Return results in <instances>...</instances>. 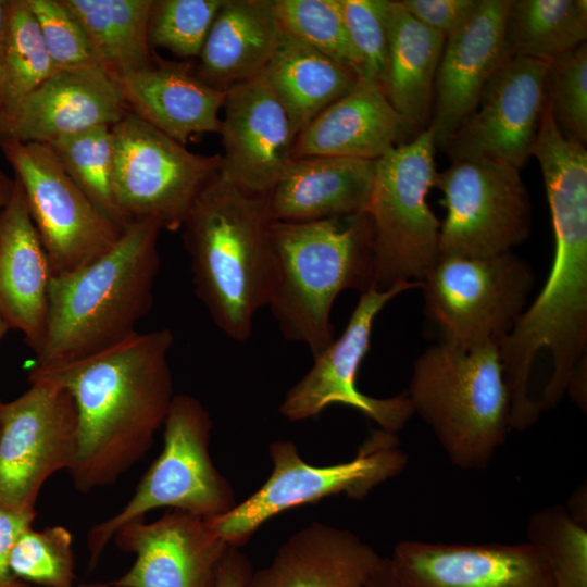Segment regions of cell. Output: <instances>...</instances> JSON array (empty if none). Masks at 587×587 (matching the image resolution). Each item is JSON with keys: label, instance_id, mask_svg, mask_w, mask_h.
Listing matches in <instances>:
<instances>
[{"label": "cell", "instance_id": "6da1fadb", "mask_svg": "<svg viewBox=\"0 0 587 587\" xmlns=\"http://www.w3.org/2000/svg\"><path fill=\"white\" fill-rule=\"evenodd\" d=\"M170 329L137 333L84 360L43 372L65 388L77 410L78 450L71 475L88 492L115 483L150 449L174 398Z\"/></svg>", "mask_w": 587, "mask_h": 587}, {"label": "cell", "instance_id": "7a4b0ae2", "mask_svg": "<svg viewBox=\"0 0 587 587\" xmlns=\"http://www.w3.org/2000/svg\"><path fill=\"white\" fill-rule=\"evenodd\" d=\"M160 232L154 223L132 224L88 265L51 276L43 340L32 371L84 360L138 333V323L153 304Z\"/></svg>", "mask_w": 587, "mask_h": 587}, {"label": "cell", "instance_id": "3957f363", "mask_svg": "<svg viewBox=\"0 0 587 587\" xmlns=\"http://www.w3.org/2000/svg\"><path fill=\"white\" fill-rule=\"evenodd\" d=\"M266 196L239 188L220 172L183 224L195 291L228 338L247 340L255 313L268 305L275 257Z\"/></svg>", "mask_w": 587, "mask_h": 587}, {"label": "cell", "instance_id": "277c9868", "mask_svg": "<svg viewBox=\"0 0 587 587\" xmlns=\"http://www.w3.org/2000/svg\"><path fill=\"white\" fill-rule=\"evenodd\" d=\"M275 280L268 301L284 338L313 358L334 340L330 312L345 289L374 286V253L366 213L271 225Z\"/></svg>", "mask_w": 587, "mask_h": 587}, {"label": "cell", "instance_id": "5b68a950", "mask_svg": "<svg viewBox=\"0 0 587 587\" xmlns=\"http://www.w3.org/2000/svg\"><path fill=\"white\" fill-rule=\"evenodd\" d=\"M405 394L459 469H486L505 441L510 398L497 345L427 348Z\"/></svg>", "mask_w": 587, "mask_h": 587}, {"label": "cell", "instance_id": "8992f818", "mask_svg": "<svg viewBox=\"0 0 587 587\" xmlns=\"http://www.w3.org/2000/svg\"><path fill=\"white\" fill-rule=\"evenodd\" d=\"M436 146L426 127L375 161L366 211L374 253V287L422 282L439 257L440 222L427 203L435 187Z\"/></svg>", "mask_w": 587, "mask_h": 587}, {"label": "cell", "instance_id": "52a82bcc", "mask_svg": "<svg viewBox=\"0 0 587 587\" xmlns=\"http://www.w3.org/2000/svg\"><path fill=\"white\" fill-rule=\"evenodd\" d=\"M212 420L192 396L175 395L164 422V445L116 514L93 525L87 535L89 569H93L114 534L151 510L172 508L205 519L235 507L233 486L217 471L209 452Z\"/></svg>", "mask_w": 587, "mask_h": 587}, {"label": "cell", "instance_id": "ba28073f", "mask_svg": "<svg viewBox=\"0 0 587 587\" xmlns=\"http://www.w3.org/2000/svg\"><path fill=\"white\" fill-rule=\"evenodd\" d=\"M273 471L251 496L228 512L208 519L229 546L240 548L273 516L330 496L363 499L380 484L399 475L408 464L397 434L374 429L349 461L315 466L307 463L289 440L268 447Z\"/></svg>", "mask_w": 587, "mask_h": 587}, {"label": "cell", "instance_id": "9c48e42d", "mask_svg": "<svg viewBox=\"0 0 587 587\" xmlns=\"http://www.w3.org/2000/svg\"><path fill=\"white\" fill-rule=\"evenodd\" d=\"M113 195L124 229L150 222L177 230L221 170V154L189 151L129 111L111 126Z\"/></svg>", "mask_w": 587, "mask_h": 587}, {"label": "cell", "instance_id": "30bf717a", "mask_svg": "<svg viewBox=\"0 0 587 587\" xmlns=\"http://www.w3.org/2000/svg\"><path fill=\"white\" fill-rule=\"evenodd\" d=\"M421 283L424 310L440 342L470 349L500 346L526 309L534 272L512 251L439 257Z\"/></svg>", "mask_w": 587, "mask_h": 587}, {"label": "cell", "instance_id": "8fae6325", "mask_svg": "<svg viewBox=\"0 0 587 587\" xmlns=\"http://www.w3.org/2000/svg\"><path fill=\"white\" fill-rule=\"evenodd\" d=\"M0 149L23 188L52 276L88 265L118 241L124 230L72 180L49 145L5 138Z\"/></svg>", "mask_w": 587, "mask_h": 587}, {"label": "cell", "instance_id": "7c38bea8", "mask_svg": "<svg viewBox=\"0 0 587 587\" xmlns=\"http://www.w3.org/2000/svg\"><path fill=\"white\" fill-rule=\"evenodd\" d=\"M520 172L502 161L474 159L437 173L435 187L446 209L439 257H490L527 239L532 207Z\"/></svg>", "mask_w": 587, "mask_h": 587}, {"label": "cell", "instance_id": "4fadbf2b", "mask_svg": "<svg viewBox=\"0 0 587 587\" xmlns=\"http://www.w3.org/2000/svg\"><path fill=\"white\" fill-rule=\"evenodd\" d=\"M0 403V507L35 511L54 473L72 471L78 450L77 410L72 395L43 379Z\"/></svg>", "mask_w": 587, "mask_h": 587}, {"label": "cell", "instance_id": "5bb4252c", "mask_svg": "<svg viewBox=\"0 0 587 587\" xmlns=\"http://www.w3.org/2000/svg\"><path fill=\"white\" fill-rule=\"evenodd\" d=\"M421 282H402L379 290L371 287L361 294L342 334L314 359L309 372L286 394L280 414L289 421L315 417L332 404H344L373 420L379 428L397 434L414 414L407 394L375 398L357 386L359 367L370 348L374 321L396 296Z\"/></svg>", "mask_w": 587, "mask_h": 587}, {"label": "cell", "instance_id": "9a60e30c", "mask_svg": "<svg viewBox=\"0 0 587 587\" xmlns=\"http://www.w3.org/2000/svg\"><path fill=\"white\" fill-rule=\"evenodd\" d=\"M548 62L513 55L491 76L474 113L444 152L451 162L491 159L522 168L546 103Z\"/></svg>", "mask_w": 587, "mask_h": 587}, {"label": "cell", "instance_id": "2e32d148", "mask_svg": "<svg viewBox=\"0 0 587 587\" xmlns=\"http://www.w3.org/2000/svg\"><path fill=\"white\" fill-rule=\"evenodd\" d=\"M387 561L397 587H554L547 559L528 541L403 540Z\"/></svg>", "mask_w": 587, "mask_h": 587}, {"label": "cell", "instance_id": "e0dca14e", "mask_svg": "<svg viewBox=\"0 0 587 587\" xmlns=\"http://www.w3.org/2000/svg\"><path fill=\"white\" fill-rule=\"evenodd\" d=\"M117 547L136 555L114 584L124 587H214L227 545L208 519L172 510L148 523L123 525L113 538Z\"/></svg>", "mask_w": 587, "mask_h": 587}, {"label": "cell", "instance_id": "ac0fdd59", "mask_svg": "<svg viewBox=\"0 0 587 587\" xmlns=\"http://www.w3.org/2000/svg\"><path fill=\"white\" fill-rule=\"evenodd\" d=\"M224 110L220 173L265 197L292 161L297 135L288 113L260 75L230 87Z\"/></svg>", "mask_w": 587, "mask_h": 587}, {"label": "cell", "instance_id": "d6986e66", "mask_svg": "<svg viewBox=\"0 0 587 587\" xmlns=\"http://www.w3.org/2000/svg\"><path fill=\"white\" fill-rule=\"evenodd\" d=\"M509 3L482 0L466 23L446 38L427 126L436 148L442 151L476 110L491 76L511 58L504 43Z\"/></svg>", "mask_w": 587, "mask_h": 587}, {"label": "cell", "instance_id": "ffe728a7", "mask_svg": "<svg viewBox=\"0 0 587 587\" xmlns=\"http://www.w3.org/2000/svg\"><path fill=\"white\" fill-rule=\"evenodd\" d=\"M128 112L103 71L55 72L0 127V140L50 145L88 129L112 126Z\"/></svg>", "mask_w": 587, "mask_h": 587}, {"label": "cell", "instance_id": "44dd1931", "mask_svg": "<svg viewBox=\"0 0 587 587\" xmlns=\"http://www.w3.org/2000/svg\"><path fill=\"white\" fill-rule=\"evenodd\" d=\"M419 133L391 107L377 83L361 79L296 137L292 160L340 157L376 161Z\"/></svg>", "mask_w": 587, "mask_h": 587}, {"label": "cell", "instance_id": "7402d4cb", "mask_svg": "<svg viewBox=\"0 0 587 587\" xmlns=\"http://www.w3.org/2000/svg\"><path fill=\"white\" fill-rule=\"evenodd\" d=\"M51 270L25 193L14 187L0 212V314L36 353L43 340Z\"/></svg>", "mask_w": 587, "mask_h": 587}, {"label": "cell", "instance_id": "603a6c76", "mask_svg": "<svg viewBox=\"0 0 587 587\" xmlns=\"http://www.w3.org/2000/svg\"><path fill=\"white\" fill-rule=\"evenodd\" d=\"M383 560L350 530L314 522L252 571L246 587H369Z\"/></svg>", "mask_w": 587, "mask_h": 587}, {"label": "cell", "instance_id": "cb8c5ba5", "mask_svg": "<svg viewBox=\"0 0 587 587\" xmlns=\"http://www.w3.org/2000/svg\"><path fill=\"white\" fill-rule=\"evenodd\" d=\"M375 161L308 157L292 160L266 195L270 216L278 222H310L366 213Z\"/></svg>", "mask_w": 587, "mask_h": 587}, {"label": "cell", "instance_id": "d4e9b609", "mask_svg": "<svg viewBox=\"0 0 587 587\" xmlns=\"http://www.w3.org/2000/svg\"><path fill=\"white\" fill-rule=\"evenodd\" d=\"M114 82L130 113L184 146L193 134L220 133L226 91L186 64L159 61Z\"/></svg>", "mask_w": 587, "mask_h": 587}, {"label": "cell", "instance_id": "484cf974", "mask_svg": "<svg viewBox=\"0 0 587 587\" xmlns=\"http://www.w3.org/2000/svg\"><path fill=\"white\" fill-rule=\"evenodd\" d=\"M283 33L273 0H225L199 54L196 74L227 91L261 74Z\"/></svg>", "mask_w": 587, "mask_h": 587}, {"label": "cell", "instance_id": "4316f807", "mask_svg": "<svg viewBox=\"0 0 587 587\" xmlns=\"http://www.w3.org/2000/svg\"><path fill=\"white\" fill-rule=\"evenodd\" d=\"M387 29V59L378 85L391 107L422 132L432 115L446 37L415 20L399 1H390Z\"/></svg>", "mask_w": 587, "mask_h": 587}, {"label": "cell", "instance_id": "83f0119b", "mask_svg": "<svg viewBox=\"0 0 587 587\" xmlns=\"http://www.w3.org/2000/svg\"><path fill=\"white\" fill-rule=\"evenodd\" d=\"M260 76L285 108L297 136L361 80L350 68L285 32Z\"/></svg>", "mask_w": 587, "mask_h": 587}, {"label": "cell", "instance_id": "f1b7e54d", "mask_svg": "<svg viewBox=\"0 0 587 587\" xmlns=\"http://www.w3.org/2000/svg\"><path fill=\"white\" fill-rule=\"evenodd\" d=\"M113 79L152 65L148 23L153 0H63Z\"/></svg>", "mask_w": 587, "mask_h": 587}, {"label": "cell", "instance_id": "f546056e", "mask_svg": "<svg viewBox=\"0 0 587 587\" xmlns=\"http://www.w3.org/2000/svg\"><path fill=\"white\" fill-rule=\"evenodd\" d=\"M586 38V0H510L504 22L510 57L550 62Z\"/></svg>", "mask_w": 587, "mask_h": 587}, {"label": "cell", "instance_id": "4dcf8cb0", "mask_svg": "<svg viewBox=\"0 0 587 587\" xmlns=\"http://www.w3.org/2000/svg\"><path fill=\"white\" fill-rule=\"evenodd\" d=\"M54 73L28 0H8L1 54L0 127Z\"/></svg>", "mask_w": 587, "mask_h": 587}, {"label": "cell", "instance_id": "1f68e13d", "mask_svg": "<svg viewBox=\"0 0 587 587\" xmlns=\"http://www.w3.org/2000/svg\"><path fill=\"white\" fill-rule=\"evenodd\" d=\"M65 172L90 201L124 230L113 195V136L100 126L49 145Z\"/></svg>", "mask_w": 587, "mask_h": 587}, {"label": "cell", "instance_id": "d6a6232c", "mask_svg": "<svg viewBox=\"0 0 587 587\" xmlns=\"http://www.w3.org/2000/svg\"><path fill=\"white\" fill-rule=\"evenodd\" d=\"M273 4L285 33L363 79L362 60L350 40L339 0H273Z\"/></svg>", "mask_w": 587, "mask_h": 587}, {"label": "cell", "instance_id": "836d02e7", "mask_svg": "<svg viewBox=\"0 0 587 587\" xmlns=\"http://www.w3.org/2000/svg\"><path fill=\"white\" fill-rule=\"evenodd\" d=\"M528 542L548 561L554 587H587V527L562 505L535 512L527 526Z\"/></svg>", "mask_w": 587, "mask_h": 587}, {"label": "cell", "instance_id": "e575fe53", "mask_svg": "<svg viewBox=\"0 0 587 587\" xmlns=\"http://www.w3.org/2000/svg\"><path fill=\"white\" fill-rule=\"evenodd\" d=\"M72 535L63 526L35 530L26 528L15 541L10 569L24 583L43 587H72L75 558Z\"/></svg>", "mask_w": 587, "mask_h": 587}, {"label": "cell", "instance_id": "d590c367", "mask_svg": "<svg viewBox=\"0 0 587 587\" xmlns=\"http://www.w3.org/2000/svg\"><path fill=\"white\" fill-rule=\"evenodd\" d=\"M225 0H153L149 23L150 47L179 58L199 57L212 23Z\"/></svg>", "mask_w": 587, "mask_h": 587}, {"label": "cell", "instance_id": "8d00e7d4", "mask_svg": "<svg viewBox=\"0 0 587 587\" xmlns=\"http://www.w3.org/2000/svg\"><path fill=\"white\" fill-rule=\"evenodd\" d=\"M545 96L553 120L569 139L587 142V45L548 62Z\"/></svg>", "mask_w": 587, "mask_h": 587}, {"label": "cell", "instance_id": "74e56055", "mask_svg": "<svg viewBox=\"0 0 587 587\" xmlns=\"http://www.w3.org/2000/svg\"><path fill=\"white\" fill-rule=\"evenodd\" d=\"M28 3L55 72L103 71L84 27L63 0H28Z\"/></svg>", "mask_w": 587, "mask_h": 587}, {"label": "cell", "instance_id": "f35d334b", "mask_svg": "<svg viewBox=\"0 0 587 587\" xmlns=\"http://www.w3.org/2000/svg\"><path fill=\"white\" fill-rule=\"evenodd\" d=\"M350 40L363 64V79L379 83L387 59L389 0H339Z\"/></svg>", "mask_w": 587, "mask_h": 587}, {"label": "cell", "instance_id": "ab89813d", "mask_svg": "<svg viewBox=\"0 0 587 587\" xmlns=\"http://www.w3.org/2000/svg\"><path fill=\"white\" fill-rule=\"evenodd\" d=\"M482 0H401L402 7L423 25L446 38L463 26Z\"/></svg>", "mask_w": 587, "mask_h": 587}, {"label": "cell", "instance_id": "60d3db41", "mask_svg": "<svg viewBox=\"0 0 587 587\" xmlns=\"http://www.w3.org/2000/svg\"><path fill=\"white\" fill-rule=\"evenodd\" d=\"M35 511H17L0 507V587H26L10 569V555L18 536L29 526Z\"/></svg>", "mask_w": 587, "mask_h": 587}, {"label": "cell", "instance_id": "b9f144b4", "mask_svg": "<svg viewBox=\"0 0 587 587\" xmlns=\"http://www.w3.org/2000/svg\"><path fill=\"white\" fill-rule=\"evenodd\" d=\"M251 573L248 557L240 548L229 546L218 565L214 587H246Z\"/></svg>", "mask_w": 587, "mask_h": 587}, {"label": "cell", "instance_id": "7bdbcfd3", "mask_svg": "<svg viewBox=\"0 0 587 587\" xmlns=\"http://www.w3.org/2000/svg\"><path fill=\"white\" fill-rule=\"evenodd\" d=\"M585 487L578 488L572 497L571 507L567 510L569 514L579 524L587 527L586 513V491Z\"/></svg>", "mask_w": 587, "mask_h": 587}, {"label": "cell", "instance_id": "ee69618b", "mask_svg": "<svg viewBox=\"0 0 587 587\" xmlns=\"http://www.w3.org/2000/svg\"><path fill=\"white\" fill-rule=\"evenodd\" d=\"M369 587H397L388 566L387 557H384V560L372 577Z\"/></svg>", "mask_w": 587, "mask_h": 587}, {"label": "cell", "instance_id": "f6af8a7d", "mask_svg": "<svg viewBox=\"0 0 587 587\" xmlns=\"http://www.w3.org/2000/svg\"><path fill=\"white\" fill-rule=\"evenodd\" d=\"M14 187V178H11L0 168V212L8 203Z\"/></svg>", "mask_w": 587, "mask_h": 587}, {"label": "cell", "instance_id": "bcb514c9", "mask_svg": "<svg viewBox=\"0 0 587 587\" xmlns=\"http://www.w3.org/2000/svg\"><path fill=\"white\" fill-rule=\"evenodd\" d=\"M7 3H8V0H0V90H1V54H2L4 32H5V24H7Z\"/></svg>", "mask_w": 587, "mask_h": 587}, {"label": "cell", "instance_id": "7dc6e473", "mask_svg": "<svg viewBox=\"0 0 587 587\" xmlns=\"http://www.w3.org/2000/svg\"><path fill=\"white\" fill-rule=\"evenodd\" d=\"M73 587V586H72ZM78 587H124L117 584H114L113 582L110 584H102V583H95V584H87V585H80Z\"/></svg>", "mask_w": 587, "mask_h": 587}, {"label": "cell", "instance_id": "c3c4849f", "mask_svg": "<svg viewBox=\"0 0 587 587\" xmlns=\"http://www.w3.org/2000/svg\"><path fill=\"white\" fill-rule=\"evenodd\" d=\"M9 329L10 328H9L8 324L5 323V321L3 320V317L0 314V340L3 338V336L7 334V332Z\"/></svg>", "mask_w": 587, "mask_h": 587}, {"label": "cell", "instance_id": "681fc988", "mask_svg": "<svg viewBox=\"0 0 587 587\" xmlns=\"http://www.w3.org/2000/svg\"><path fill=\"white\" fill-rule=\"evenodd\" d=\"M0 403H1V401H0Z\"/></svg>", "mask_w": 587, "mask_h": 587}]
</instances>
